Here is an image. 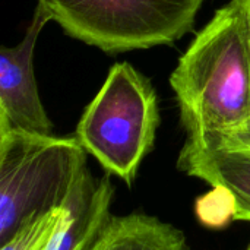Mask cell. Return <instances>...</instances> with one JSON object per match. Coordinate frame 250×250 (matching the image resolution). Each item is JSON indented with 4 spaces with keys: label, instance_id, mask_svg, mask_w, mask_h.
<instances>
[{
    "label": "cell",
    "instance_id": "obj_1",
    "mask_svg": "<svg viewBox=\"0 0 250 250\" xmlns=\"http://www.w3.org/2000/svg\"><path fill=\"white\" fill-rule=\"evenodd\" d=\"M188 139H229L250 125V0H229L170 76Z\"/></svg>",
    "mask_w": 250,
    "mask_h": 250
},
{
    "label": "cell",
    "instance_id": "obj_10",
    "mask_svg": "<svg viewBox=\"0 0 250 250\" xmlns=\"http://www.w3.org/2000/svg\"><path fill=\"white\" fill-rule=\"evenodd\" d=\"M198 141V139H196ZM208 141H224V142H233V144H242V145H250V125H248L242 132L234 135L229 139H208Z\"/></svg>",
    "mask_w": 250,
    "mask_h": 250
},
{
    "label": "cell",
    "instance_id": "obj_3",
    "mask_svg": "<svg viewBox=\"0 0 250 250\" xmlns=\"http://www.w3.org/2000/svg\"><path fill=\"white\" fill-rule=\"evenodd\" d=\"M158 125V97L151 81L120 62L81 116L75 138L107 173L130 185L154 148Z\"/></svg>",
    "mask_w": 250,
    "mask_h": 250
},
{
    "label": "cell",
    "instance_id": "obj_8",
    "mask_svg": "<svg viewBox=\"0 0 250 250\" xmlns=\"http://www.w3.org/2000/svg\"><path fill=\"white\" fill-rule=\"evenodd\" d=\"M85 250H189L174 226L146 214L110 215Z\"/></svg>",
    "mask_w": 250,
    "mask_h": 250
},
{
    "label": "cell",
    "instance_id": "obj_2",
    "mask_svg": "<svg viewBox=\"0 0 250 250\" xmlns=\"http://www.w3.org/2000/svg\"><path fill=\"white\" fill-rule=\"evenodd\" d=\"M86 170V151L75 136L0 130V243L62 208Z\"/></svg>",
    "mask_w": 250,
    "mask_h": 250
},
{
    "label": "cell",
    "instance_id": "obj_11",
    "mask_svg": "<svg viewBox=\"0 0 250 250\" xmlns=\"http://www.w3.org/2000/svg\"><path fill=\"white\" fill-rule=\"evenodd\" d=\"M246 250H250V243H249V246H248V249H246Z\"/></svg>",
    "mask_w": 250,
    "mask_h": 250
},
{
    "label": "cell",
    "instance_id": "obj_5",
    "mask_svg": "<svg viewBox=\"0 0 250 250\" xmlns=\"http://www.w3.org/2000/svg\"><path fill=\"white\" fill-rule=\"evenodd\" d=\"M47 22L48 16L35 7L21 42L0 48V130L53 135V123L41 103L34 70L37 40Z\"/></svg>",
    "mask_w": 250,
    "mask_h": 250
},
{
    "label": "cell",
    "instance_id": "obj_6",
    "mask_svg": "<svg viewBox=\"0 0 250 250\" xmlns=\"http://www.w3.org/2000/svg\"><path fill=\"white\" fill-rule=\"evenodd\" d=\"M177 168L223 192L234 220L250 221V145L186 138Z\"/></svg>",
    "mask_w": 250,
    "mask_h": 250
},
{
    "label": "cell",
    "instance_id": "obj_9",
    "mask_svg": "<svg viewBox=\"0 0 250 250\" xmlns=\"http://www.w3.org/2000/svg\"><path fill=\"white\" fill-rule=\"evenodd\" d=\"M62 211L63 207L26 223L1 243L0 250H44L57 227Z\"/></svg>",
    "mask_w": 250,
    "mask_h": 250
},
{
    "label": "cell",
    "instance_id": "obj_7",
    "mask_svg": "<svg viewBox=\"0 0 250 250\" xmlns=\"http://www.w3.org/2000/svg\"><path fill=\"white\" fill-rule=\"evenodd\" d=\"M113 195L110 177H95L88 168L63 205L62 217L44 250L86 249L110 217Z\"/></svg>",
    "mask_w": 250,
    "mask_h": 250
},
{
    "label": "cell",
    "instance_id": "obj_4",
    "mask_svg": "<svg viewBox=\"0 0 250 250\" xmlns=\"http://www.w3.org/2000/svg\"><path fill=\"white\" fill-rule=\"evenodd\" d=\"M205 0H38L72 38L116 54L170 45L192 31Z\"/></svg>",
    "mask_w": 250,
    "mask_h": 250
}]
</instances>
